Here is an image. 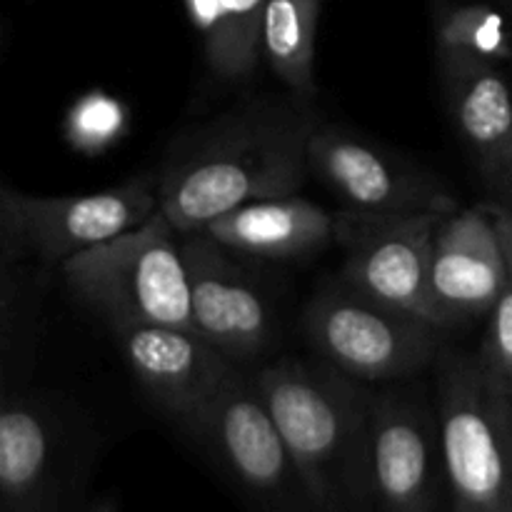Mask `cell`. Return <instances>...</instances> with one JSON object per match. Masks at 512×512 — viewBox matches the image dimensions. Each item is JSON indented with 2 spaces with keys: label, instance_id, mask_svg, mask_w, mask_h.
I'll use <instances>...</instances> for the list:
<instances>
[{
  "label": "cell",
  "instance_id": "cell-1",
  "mask_svg": "<svg viewBox=\"0 0 512 512\" xmlns=\"http://www.w3.org/2000/svg\"><path fill=\"white\" fill-rule=\"evenodd\" d=\"M300 100H253L185 140L158 180L160 210L175 233H198L255 200L300 193L313 175L308 143L320 125Z\"/></svg>",
  "mask_w": 512,
  "mask_h": 512
},
{
  "label": "cell",
  "instance_id": "cell-2",
  "mask_svg": "<svg viewBox=\"0 0 512 512\" xmlns=\"http://www.w3.org/2000/svg\"><path fill=\"white\" fill-rule=\"evenodd\" d=\"M318 512H378L370 465L373 395L330 365L278 360L255 378Z\"/></svg>",
  "mask_w": 512,
  "mask_h": 512
},
{
  "label": "cell",
  "instance_id": "cell-3",
  "mask_svg": "<svg viewBox=\"0 0 512 512\" xmlns=\"http://www.w3.org/2000/svg\"><path fill=\"white\" fill-rule=\"evenodd\" d=\"M438 395L453 512H512V395L465 353L443 355Z\"/></svg>",
  "mask_w": 512,
  "mask_h": 512
},
{
  "label": "cell",
  "instance_id": "cell-4",
  "mask_svg": "<svg viewBox=\"0 0 512 512\" xmlns=\"http://www.w3.org/2000/svg\"><path fill=\"white\" fill-rule=\"evenodd\" d=\"M163 210L118 238L63 263L68 288L113 328L155 323L193 328L183 250Z\"/></svg>",
  "mask_w": 512,
  "mask_h": 512
},
{
  "label": "cell",
  "instance_id": "cell-5",
  "mask_svg": "<svg viewBox=\"0 0 512 512\" xmlns=\"http://www.w3.org/2000/svg\"><path fill=\"white\" fill-rule=\"evenodd\" d=\"M438 325L335 285L305 310V335L325 365L353 380H395L425 368L438 353Z\"/></svg>",
  "mask_w": 512,
  "mask_h": 512
},
{
  "label": "cell",
  "instance_id": "cell-6",
  "mask_svg": "<svg viewBox=\"0 0 512 512\" xmlns=\"http://www.w3.org/2000/svg\"><path fill=\"white\" fill-rule=\"evenodd\" d=\"M160 210L158 183L150 175L118 188L88 195H25L3 188L0 230L3 258L30 250L48 263H60L138 228Z\"/></svg>",
  "mask_w": 512,
  "mask_h": 512
},
{
  "label": "cell",
  "instance_id": "cell-7",
  "mask_svg": "<svg viewBox=\"0 0 512 512\" xmlns=\"http://www.w3.org/2000/svg\"><path fill=\"white\" fill-rule=\"evenodd\" d=\"M450 213H410L390 218L343 213L338 215L335 240L343 243V283L368 298L413 313L438 325L430 293V260L435 228Z\"/></svg>",
  "mask_w": 512,
  "mask_h": 512
},
{
  "label": "cell",
  "instance_id": "cell-8",
  "mask_svg": "<svg viewBox=\"0 0 512 512\" xmlns=\"http://www.w3.org/2000/svg\"><path fill=\"white\" fill-rule=\"evenodd\" d=\"M185 430L200 438L220 465L263 503L280 508L293 495L308 498L255 380L248 383L235 373Z\"/></svg>",
  "mask_w": 512,
  "mask_h": 512
},
{
  "label": "cell",
  "instance_id": "cell-9",
  "mask_svg": "<svg viewBox=\"0 0 512 512\" xmlns=\"http://www.w3.org/2000/svg\"><path fill=\"white\" fill-rule=\"evenodd\" d=\"M310 173L345 205V213L390 218L458 210L443 183L405 160L375 148L360 135L320 123L308 143Z\"/></svg>",
  "mask_w": 512,
  "mask_h": 512
},
{
  "label": "cell",
  "instance_id": "cell-10",
  "mask_svg": "<svg viewBox=\"0 0 512 512\" xmlns=\"http://www.w3.org/2000/svg\"><path fill=\"white\" fill-rule=\"evenodd\" d=\"M130 370L150 398L188 428L238 370L198 330L135 323L113 328Z\"/></svg>",
  "mask_w": 512,
  "mask_h": 512
},
{
  "label": "cell",
  "instance_id": "cell-11",
  "mask_svg": "<svg viewBox=\"0 0 512 512\" xmlns=\"http://www.w3.org/2000/svg\"><path fill=\"white\" fill-rule=\"evenodd\" d=\"M190 285V315L210 345L228 360H250L268 348L273 315L253 280L230 258V250L208 233H188L180 240Z\"/></svg>",
  "mask_w": 512,
  "mask_h": 512
},
{
  "label": "cell",
  "instance_id": "cell-12",
  "mask_svg": "<svg viewBox=\"0 0 512 512\" xmlns=\"http://www.w3.org/2000/svg\"><path fill=\"white\" fill-rule=\"evenodd\" d=\"M512 283L503 238L488 205L458 208L435 228L430 293L443 328L493 313Z\"/></svg>",
  "mask_w": 512,
  "mask_h": 512
},
{
  "label": "cell",
  "instance_id": "cell-13",
  "mask_svg": "<svg viewBox=\"0 0 512 512\" xmlns=\"http://www.w3.org/2000/svg\"><path fill=\"white\" fill-rule=\"evenodd\" d=\"M370 465L378 512H435L445 480L438 420L410 398L373 395Z\"/></svg>",
  "mask_w": 512,
  "mask_h": 512
},
{
  "label": "cell",
  "instance_id": "cell-14",
  "mask_svg": "<svg viewBox=\"0 0 512 512\" xmlns=\"http://www.w3.org/2000/svg\"><path fill=\"white\" fill-rule=\"evenodd\" d=\"M338 215L295 195L240 205L203 228L230 253L258 260H298L335 240Z\"/></svg>",
  "mask_w": 512,
  "mask_h": 512
},
{
  "label": "cell",
  "instance_id": "cell-15",
  "mask_svg": "<svg viewBox=\"0 0 512 512\" xmlns=\"http://www.w3.org/2000/svg\"><path fill=\"white\" fill-rule=\"evenodd\" d=\"M445 100L480 173L512 150V90L495 60L438 50Z\"/></svg>",
  "mask_w": 512,
  "mask_h": 512
},
{
  "label": "cell",
  "instance_id": "cell-16",
  "mask_svg": "<svg viewBox=\"0 0 512 512\" xmlns=\"http://www.w3.org/2000/svg\"><path fill=\"white\" fill-rule=\"evenodd\" d=\"M55 433L40 408L8 400L0 413V495L3 512H50Z\"/></svg>",
  "mask_w": 512,
  "mask_h": 512
},
{
  "label": "cell",
  "instance_id": "cell-17",
  "mask_svg": "<svg viewBox=\"0 0 512 512\" xmlns=\"http://www.w3.org/2000/svg\"><path fill=\"white\" fill-rule=\"evenodd\" d=\"M323 0H268L263 15V58L295 98L310 100L315 85V35Z\"/></svg>",
  "mask_w": 512,
  "mask_h": 512
},
{
  "label": "cell",
  "instance_id": "cell-18",
  "mask_svg": "<svg viewBox=\"0 0 512 512\" xmlns=\"http://www.w3.org/2000/svg\"><path fill=\"white\" fill-rule=\"evenodd\" d=\"M268 0H220L213 33L205 35V58L215 78L243 83L263 55V15Z\"/></svg>",
  "mask_w": 512,
  "mask_h": 512
},
{
  "label": "cell",
  "instance_id": "cell-19",
  "mask_svg": "<svg viewBox=\"0 0 512 512\" xmlns=\"http://www.w3.org/2000/svg\"><path fill=\"white\" fill-rule=\"evenodd\" d=\"M438 50H460L498 63L510 58V33L503 15L485 5H455L445 10L435 25Z\"/></svg>",
  "mask_w": 512,
  "mask_h": 512
},
{
  "label": "cell",
  "instance_id": "cell-20",
  "mask_svg": "<svg viewBox=\"0 0 512 512\" xmlns=\"http://www.w3.org/2000/svg\"><path fill=\"white\" fill-rule=\"evenodd\" d=\"M125 128V110L105 93H90L80 98L68 113V138L78 150H103Z\"/></svg>",
  "mask_w": 512,
  "mask_h": 512
},
{
  "label": "cell",
  "instance_id": "cell-21",
  "mask_svg": "<svg viewBox=\"0 0 512 512\" xmlns=\"http://www.w3.org/2000/svg\"><path fill=\"white\" fill-rule=\"evenodd\" d=\"M488 318V330H485V340L478 358L493 373V378L512 395V283Z\"/></svg>",
  "mask_w": 512,
  "mask_h": 512
},
{
  "label": "cell",
  "instance_id": "cell-22",
  "mask_svg": "<svg viewBox=\"0 0 512 512\" xmlns=\"http://www.w3.org/2000/svg\"><path fill=\"white\" fill-rule=\"evenodd\" d=\"M480 175H483V183L488 185L490 195H493V205L512 213V150L500 163H495L493 168Z\"/></svg>",
  "mask_w": 512,
  "mask_h": 512
},
{
  "label": "cell",
  "instance_id": "cell-23",
  "mask_svg": "<svg viewBox=\"0 0 512 512\" xmlns=\"http://www.w3.org/2000/svg\"><path fill=\"white\" fill-rule=\"evenodd\" d=\"M185 8H188L190 20H193V25L200 33H213L220 15V0H185Z\"/></svg>",
  "mask_w": 512,
  "mask_h": 512
},
{
  "label": "cell",
  "instance_id": "cell-24",
  "mask_svg": "<svg viewBox=\"0 0 512 512\" xmlns=\"http://www.w3.org/2000/svg\"><path fill=\"white\" fill-rule=\"evenodd\" d=\"M488 208H490V213H493L495 225H498V230H500V238H503L505 253H508V263H510V270H512V213H508V210H503V208H498V205H493V203H490Z\"/></svg>",
  "mask_w": 512,
  "mask_h": 512
},
{
  "label": "cell",
  "instance_id": "cell-25",
  "mask_svg": "<svg viewBox=\"0 0 512 512\" xmlns=\"http://www.w3.org/2000/svg\"><path fill=\"white\" fill-rule=\"evenodd\" d=\"M90 512H118V505L113 500H105V503H98Z\"/></svg>",
  "mask_w": 512,
  "mask_h": 512
}]
</instances>
